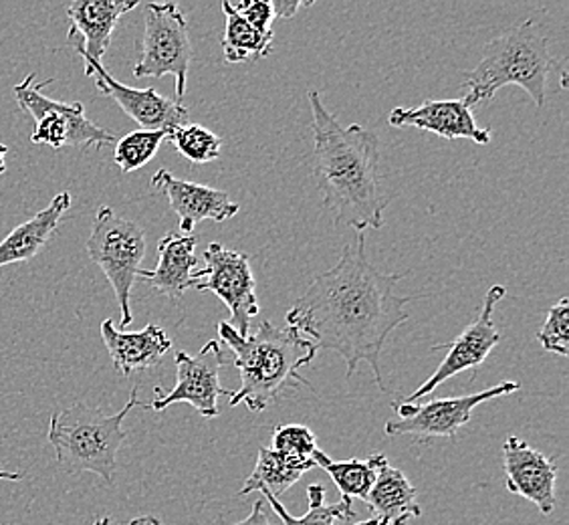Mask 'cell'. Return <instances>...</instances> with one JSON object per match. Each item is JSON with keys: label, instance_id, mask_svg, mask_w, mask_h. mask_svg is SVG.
<instances>
[{"label": "cell", "instance_id": "1", "mask_svg": "<svg viewBox=\"0 0 569 525\" xmlns=\"http://www.w3.org/2000/svg\"><path fill=\"white\" fill-rule=\"evenodd\" d=\"M402 277L373 267L366 252V235L358 230L340 261L311 279L284 321L306 336L316 350L338 351L348 366V378L360 361H366L378 386L386 390L380 366L383 344L410 318L406 309L410 299L396 294Z\"/></svg>", "mask_w": 569, "mask_h": 525}, {"label": "cell", "instance_id": "2", "mask_svg": "<svg viewBox=\"0 0 569 525\" xmlns=\"http://www.w3.org/2000/svg\"><path fill=\"white\" fill-rule=\"evenodd\" d=\"M313 116V178L336 227L380 229L390 197L382 187L380 142L360 123L343 128L323 106L319 91L307 93Z\"/></svg>", "mask_w": 569, "mask_h": 525}, {"label": "cell", "instance_id": "3", "mask_svg": "<svg viewBox=\"0 0 569 525\" xmlns=\"http://www.w3.org/2000/svg\"><path fill=\"white\" fill-rule=\"evenodd\" d=\"M219 339L234 358L232 366L241 374V386L230 394V406L244 405L251 413H263L273 405L287 386L303 384L311 388L299 370L316 358V346L291 326H274L264 319L254 334L239 336L229 321H220Z\"/></svg>", "mask_w": 569, "mask_h": 525}, {"label": "cell", "instance_id": "4", "mask_svg": "<svg viewBox=\"0 0 569 525\" xmlns=\"http://www.w3.org/2000/svg\"><path fill=\"white\" fill-rule=\"evenodd\" d=\"M551 67L549 37L529 19L487 44L481 63L465 81L467 96L462 101L472 110L482 101L493 99L499 89L519 86L536 101L537 108H543Z\"/></svg>", "mask_w": 569, "mask_h": 525}, {"label": "cell", "instance_id": "5", "mask_svg": "<svg viewBox=\"0 0 569 525\" xmlns=\"http://www.w3.org/2000/svg\"><path fill=\"white\" fill-rule=\"evenodd\" d=\"M140 405L138 388H133L128 405L116 415H103L98 406L77 403L51 416L47 438L56 449L59 467L66 473H96L111 485L118 470V450L128 438L121 423Z\"/></svg>", "mask_w": 569, "mask_h": 525}, {"label": "cell", "instance_id": "6", "mask_svg": "<svg viewBox=\"0 0 569 525\" xmlns=\"http://www.w3.org/2000/svg\"><path fill=\"white\" fill-rule=\"evenodd\" d=\"M88 252L113 287L121 311L120 326L128 328L133 321L130 297L142 271L146 232L138 222L123 219L113 208L101 207L91 227Z\"/></svg>", "mask_w": 569, "mask_h": 525}, {"label": "cell", "instance_id": "7", "mask_svg": "<svg viewBox=\"0 0 569 525\" xmlns=\"http://www.w3.org/2000/svg\"><path fill=\"white\" fill-rule=\"evenodd\" d=\"M34 77H37L34 73L24 77L21 83L12 89V96L19 103V108L27 111L37 123L31 133V142L44 143L56 150L63 146H77V148L96 146L101 150L103 146L118 142V138L111 131L99 128L93 121L88 120L83 103L79 101L63 103L43 96V89L56 79L34 83Z\"/></svg>", "mask_w": 569, "mask_h": 525}, {"label": "cell", "instance_id": "8", "mask_svg": "<svg viewBox=\"0 0 569 525\" xmlns=\"http://www.w3.org/2000/svg\"><path fill=\"white\" fill-rule=\"evenodd\" d=\"M192 61V44L188 22L174 2H150L143 14L142 57L133 66V77L172 76L176 79V101L187 96L188 67Z\"/></svg>", "mask_w": 569, "mask_h": 525}, {"label": "cell", "instance_id": "9", "mask_svg": "<svg viewBox=\"0 0 569 525\" xmlns=\"http://www.w3.org/2000/svg\"><path fill=\"white\" fill-rule=\"evenodd\" d=\"M202 257L207 267L194 274L197 284L192 289L219 297L230 311V328L242 338L249 336L251 319L259 316L251 257L227 249L220 242H210Z\"/></svg>", "mask_w": 569, "mask_h": 525}, {"label": "cell", "instance_id": "10", "mask_svg": "<svg viewBox=\"0 0 569 525\" xmlns=\"http://www.w3.org/2000/svg\"><path fill=\"white\" fill-rule=\"evenodd\" d=\"M232 361L227 358L219 339L207 341L198 354L190 356L188 351L176 354V386L168 394L162 388H153L158 398H153L146 408L162 413L168 406L187 403L204 418L219 416V396H229L227 388L220 386V370L230 366Z\"/></svg>", "mask_w": 569, "mask_h": 525}, {"label": "cell", "instance_id": "11", "mask_svg": "<svg viewBox=\"0 0 569 525\" xmlns=\"http://www.w3.org/2000/svg\"><path fill=\"white\" fill-rule=\"evenodd\" d=\"M519 383H501L487 390L467 396H452V398H438L428 400L425 405H415L398 400L395 410L398 418L388 420L383 433L388 437H402V435H417V437H455L460 428L469 425L472 410L487 400H495L499 396H507L519 390Z\"/></svg>", "mask_w": 569, "mask_h": 525}, {"label": "cell", "instance_id": "12", "mask_svg": "<svg viewBox=\"0 0 569 525\" xmlns=\"http://www.w3.org/2000/svg\"><path fill=\"white\" fill-rule=\"evenodd\" d=\"M505 296H507V289L503 285H493L485 296L479 318L475 319L471 326L462 329V334L452 341L432 346L435 351L449 350V354L445 356V360L440 361L437 373L432 374L427 383L420 384L417 393L410 394L406 403H417L428 394L435 393L440 384L447 383L452 376L467 370H477L482 361L487 360V356L501 341V334L495 328L493 314L495 307Z\"/></svg>", "mask_w": 569, "mask_h": 525}, {"label": "cell", "instance_id": "13", "mask_svg": "<svg viewBox=\"0 0 569 525\" xmlns=\"http://www.w3.org/2000/svg\"><path fill=\"white\" fill-rule=\"evenodd\" d=\"M83 59L86 76L93 77L96 88L113 99L120 106L123 113H128L142 130L172 131L180 126L190 123V113L187 108L176 99L160 96L153 88L136 89L120 83L116 77H111L103 63L89 59L83 53H77Z\"/></svg>", "mask_w": 569, "mask_h": 525}, {"label": "cell", "instance_id": "14", "mask_svg": "<svg viewBox=\"0 0 569 525\" xmlns=\"http://www.w3.org/2000/svg\"><path fill=\"white\" fill-rule=\"evenodd\" d=\"M505 487L536 505L549 517L556 509L558 465L533 449L523 438L507 437L503 445Z\"/></svg>", "mask_w": 569, "mask_h": 525}, {"label": "cell", "instance_id": "15", "mask_svg": "<svg viewBox=\"0 0 569 525\" xmlns=\"http://www.w3.org/2000/svg\"><path fill=\"white\" fill-rule=\"evenodd\" d=\"M152 188L170 200L180 222V235H190L202 220L227 222L241 210L234 200H230L229 192L178 180L168 170H158L152 176Z\"/></svg>", "mask_w": 569, "mask_h": 525}, {"label": "cell", "instance_id": "16", "mask_svg": "<svg viewBox=\"0 0 569 525\" xmlns=\"http://www.w3.org/2000/svg\"><path fill=\"white\" fill-rule=\"evenodd\" d=\"M392 128L432 131L447 140H472L479 146L491 142V131L479 128L472 110L462 99H428L418 108H396L388 116Z\"/></svg>", "mask_w": 569, "mask_h": 525}, {"label": "cell", "instance_id": "17", "mask_svg": "<svg viewBox=\"0 0 569 525\" xmlns=\"http://www.w3.org/2000/svg\"><path fill=\"white\" fill-rule=\"evenodd\" d=\"M138 7L136 0H76L69 4L67 14L71 29L67 33V44L77 53L101 63L110 49L111 34L126 12Z\"/></svg>", "mask_w": 569, "mask_h": 525}, {"label": "cell", "instance_id": "18", "mask_svg": "<svg viewBox=\"0 0 569 525\" xmlns=\"http://www.w3.org/2000/svg\"><path fill=\"white\" fill-rule=\"evenodd\" d=\"M101 338L121 376L150 370L172 350V339L156 324H148L142 331H121L111 319H103Z\"/></svg>", "mask_w": 569, "mask_h": 525}, {"label": "cell", "instance_id": "19", "mask_svg": "<svg viewBox=\"0 0 569 525\" xmlns=\"http://www.w3.org/2000/svg\"><path fill=\"white\" fill-rule=\"evenodd\" d=\"M197 237L168 232L158 242V265L152 271L142 269L138 277L152 285L168 299H180L197 284Z\"/></svg>", "mask_w": 569, "mask_h": 525}, {"label": "cell", "instance_id": "20", "mask_svg": "<svg viewBox=\"0 0 569 525\" xmlns=\"http://www.w3.org/2000/svg\"><path fill=\"white\" fill-rule=\"evenodd\" d=\"M363 502L370 507L372 517L353 525H408V522L422 515L415 485L390 463L380 469L378 479Z\"/></svg>", "mask_w": 569, "mask_h": 525}, {"label": "cell", "instance_id": "21", "mask_svg": "<svg viewBox=\"0 0 569 525\" xmlns=\"http://www.w3.org/2000/svg\"><path fill=\"white\" fill-rule=\"evenodd\" d=\"M71 208V195L59 192L49 207L24 220L0 241V267L14 262L31 261L56 232L67 210Z\"/></svg>", "mask_w": 569, "mask_h": 525}, {"label": "cell", "instance_id": "22", "mask_svg": "<svg viewBox=\"0 0 569 525\" xmlns=\"http://www.w3.org/2000/svg\"><path fill=\"white\" fill-rule=\"evenodd\" d=\"M313 460L316 467L326 470L331 482L336 483L343 499H366L378 479V473L383 465H388L383 453H373L368 459L333 460L329 459L323 450L318 449Z\"/></svg>", "mask_w": 569, "mask_h": 525}, {"label": "cell", "instance_id": "23", "mask_svg": "<svg viewBox=\"0 0 569 525\" xmlns=\"http://www.w3.org/2000/svg\"><path fill=\"white\" fill-rule=\"evenodd\" d=\"M222 11L227 17V29L222 39L224 61L230 66L244 63V61H259L271 53L273 31L263 33L244 21L239 12L230 7L229 0L222 2Z\"/></svg>", "mask_w": 569, "mask_h": 525}, {"label": "cell", "instance_id": "24", "mask_svg": "<svg viewBox=\"0 0 569 525\" xmlns=\"http://www.w3.org/2000/svg\"><path fill=\"white\" fill-rule=\"evenodd\" d=\"M263 497L283 525H338L340 522H348V519L356 517V512L351 507V499L341 497V502H338V504H326V489H323L321 483H313V485L307 487L309 509H307L303 517H293L273 495L263 493Z\"/></svg>", "mask_w": 569, "mask_h": 525}, {"label": "cell", "instance_id": "25", "mask_svg": "<svg viewBox=\"0 0 569 525\" xmlns=\"http://www.w3.org/2000/svg\"><path fill=\"white\" fill-rule=\"evenodd\" d=\"M303 477L301 470L291 467L287 460L281 459L273 449L259 450L257 465L252 469L251 477L244 482L239 495L247 493L261 492L269 493L273 497H281L284 492H289L299 479Z\"/></svg>", "mask_w": 569, "mask_h": 525}, {"label": "cell", "instance_id": "26", "mask_svg": "<svg viewBox=\"0 0 569 525\" xmlns=\"http://www.w3.org/2000/svg\"><path fill=\"white\" fill-rule=\"evenodd\" d=\"M318 449L316 435L303 425H283L273 430L274 453L301 473L316 467L313 455Z\"/></svg>", "mask_w": 569, "mask_h": 525}, {"label": "cell", "instance_id": "27", "mask_svg": "<svg viewBox=\"0 0 569 525\" xmlns=\"http://www.w3.org/2000/svg\"><path fill=\"white\" fill-rule=\"evenodd\" d=\"M170 131L166 130H138L123 136L116 142V152H113V162L120 166L121 172L130 175L133 170H140L142 166L152 160L158 148L168 140Z\"/></svg>", "mask_w": 569, "mask_h": 525}, {"label": "cell", "instance_id": "28", "mask_svg": "<svg viewBox=\"0 0 569 525\" xmlns=\"http://www.w3.org/2000/svg\"><path fill=\"white\" fill-rule=\"evenodd\" d=\"M168 140L174 143L178 153H182L192 165L214 162L222 150V140L214 131L198 123H187L170 131Z\"/></svg>", "mask_w": 569, "mask_h": 525}, {"label": "cell", "instance_id": "29", "mask_svg": "<svg viewBox=\"0 0 569 525\" xmlns=\"http://www.w3.org/2000/svg\"><path fill=\"white\" fill-rule=\"evenodd\" d=\"M539 344L549 354H556L561 358L569 356V299L561 297L558 304L549 307L548 319L543 328L537 334Z\"/></svg>", "mask_w": 569, "mask_h": 525}, {"label": "cell", "instance_id": "30", "mask_svg": "<svg viewBox=\"0 0 569 525\" xmlns=\"http://www.w3.org/2000/svg\"><path fill=\"white\" fill-rule=\"evenodd\" d=\"M230 7L239 12L242 19L249 22V24H252L254 29H259V31H263V33H271V31H273L271 24H273L274 12L271 2H264V0H244V2H239V4H232V2H230Z\"/></svg>", "mask_w": 569, "mask_h": 525}, {"label": "cell", "instance_id": "31", "mask_svg": "<svg viewBox=\"0 0 569 525\" xmlns=\"http://www.w3.org/2000/svg\"><path fill=\"white\" fill-rule=\"evenodd\" d=\"M230 525H283L281 519H274V512L271 505L267 504V499L261 497L252 504V512L247 519H242L239 524Z\"/></svg>", "mask_w": 569, "mask_h": 525}, {"label": "cell", "instance_id": "32", "mask_svg": "<svg viewBox=\"0 0 569 525\" xmlns=\"http://www.w3.org/2000/svg\"><path fill=\"white\" fill-rule=\"evenodd\" d=\"M309 4L311 2H297V0H293V2H289V0H274V2H271L274 17H279V19H293L299 9L309 7Z\"/></svg>", "mask_w": 569, "mask_h": 525}, {"label": "cell", "instance_id": "33", "mask_svg": "<svg viewBox=\"0 0 569 525\" xmlns=\"http://www.w3.org/2000/svg\"><path fill=\"white\" fill-rule=\"evenodd\" d=\"M22 473L19 470L0 469V483L2 482H21Z\"/></svg>", "mask_w": 569, "mask_h": 525}, {"label": "cell", "instance_id": "34", "mask_svg": "<svg viewBox=\"0 0 569 525\" xmlns=\"http://www.w3.org/2000/svg\"><path fill=\"white\" fill-rule=\"evenodd\" d=\"M128 525H162V522L158 517H153V515H142V517L132 519Z\"/></svg>", "mask_w": 569, "mask_h": 525}, {"label": "cell", "instance_id": "35", "mask_svg": "<svg viewBox=\"0 0 569 525\" xmlns=\"http://www.w3.org/2000/svg\"><path fill=\"white\" fill-rule=\"evenodd\" d=\"M7 152H9V146L0 143V175L7 172V165H4V156H7Z\"/></svg>", "mask_w": 569, "mask_h": 525}, {"label": "cell", "instance_id": "36", "mask_svg": "<svg viewBox=\"0 0 569 525\" xmlns=\"http://www.w3.org/2000/svg\"><path fill=\"white\" fill-rule=\"evenodd\" d=\"M93 525H118L111 517H106V515H101V517H98L96 522H93Z\"/></svg>", "mask_w": 569, "mask_h": 525}]
</instances>
